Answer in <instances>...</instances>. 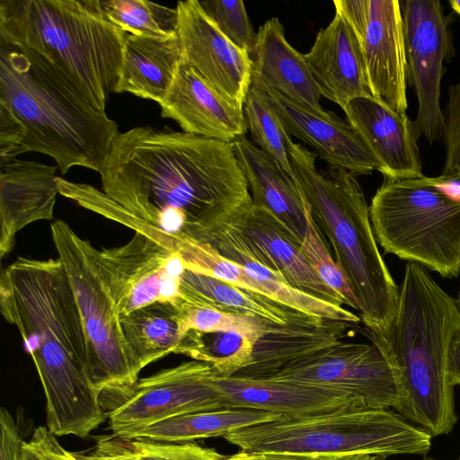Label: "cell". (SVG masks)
<instances>
[{"instance_id":"5b68a950","label":"cell","mask_w":460,"mask_h":460,"mask_svg":"<svg viewBox=\"0 0 460 460\" xmlns=\"http://www.w3.org/2000/svg\"><path fill=\"white\" fill-rule=\"evenodd\" d=\"M288 150L294 181L350 281L367 335L380 340L394 317L399 286L378 250L363 190L345 169L318 170L314 154L291 138Z\"/></svg>"},{"instance_id":"8d00e7d4","label":"cell","mask_w":460,"mask_h":460,"mask_svg":"<svg viewBox=\"0 0 460 460\" xmlns=\"http://www.w3.org/2000/svg\"><path fill=\"white\" fill-rule=\"evenodd\" d=\"M20 460H77L67 451L47 426L37 427L29 440L23 442Z\"/></svg>"},{"instance_id":"4316f807","label":"cell","mask_w":460,"mask_h":460,"mask_svg":"<svg viewBox=\"0 0 460 460\" xmlns=\"http://www.w3.org/2000/svg\"><path fill=\"white\" fill-rule=\"evenodd\" d=\"M135 376L154 361L174 353L186 334L180 307L157 301L119 316Z\"/></svg>"},{"instance_id":"7c38bea8","label":"cell","mask_w":460,"mask_h":460,"mask_svg":"<svg viewBox=\"0 0 460 460\" xmlns=\"http://www.w3.org/2000/svg\"><path fill=\"white\" fill-rule=\"evenodd\" d=\"M406 53V77L417 98L414 125L429 145L443 139L440 85L444 62L453 57L450 22L438 0L400 1Z\"/></svg>"},{"instance_id":"3957f363","label":"cell","mask_w":460,"mask_h":460,"mask_svg":"<svg viewBox=\"0 0 460 460\" xmlns=\"http://www.w3.org/2000/svg\"><path fill=\"white\" fill-rule=\"evenodd\" d=\"M460 325L456 300L422 265L408 261L393 322L377 341L395 371L394 411L432 438L453 431L457 414L448 370V346Z\"/></svg>"},{"instance_id":"f1b7e54d","label":"cell","mask_w":460,"mask_h":460,"mask_svg":"<svg viewBox=\"0 0 460 460\" xmlns=\"http://www.w3.org/2000/svg\"><path fill=\"white\" fill-rule=\"evenodd\" d=\"M255 342L234 332L189 330L174 353L208 363L217 377L225 378L250 364Z\"/></svg>"},{"instance_id":"9c48e42d","label":"cell","mask_w":460,"mask_h":460,"mask_svg":"<svg viewBox=\"0 0 460 460\" xmlns=\"http://www.w3.org/2000/svg\"><path fill=\"white\" fill-rule=\"evenodd\" d=\"M51 235L83 319L88 370L94 387L102 393L135 383L138 378L132 369L98 250L63 220L51 224Z\"/></svg>"},{"instance_id":"484cf974","label":"cell","mask_w":460,"mask_h":460,"mask_svg":"<svg viewBox=\"0 0 460 460\" xmlns=\"http://www.w3.org/2000/svg\"><path fill=\"white\" fill-rule=\"evenodd\" d=\"M180 293L181 298L193 306L260 317L281 326L305 325L325 320L305 314L222 279L187 269L181 277Z\"/></svg>"},{"instance_id":"ffe728a7","label":"cell","mask_w":460,"mask_h":460,"mask_svg":"<svg viewBox=\"0 0 460 460\" xmlns=\"http://www.w3.org/2000/svg\"><path fill=\"white\" fill-rule=\"evenodd\" d=\"M217 384L226 408L296 417L345 407H365L358 398L346 392L298 381L233 376L217 377Z\"/></svg>"},{"instance_id":"7dc6e473","label":"cell","mask_w":460,"mask_h":460,"mask_svg":"<svg viewBox=\"0 0 460 460\" xmlns=\"http://www.w3.org/2000/svg\"><path fill=\"white\" fill-rule=\"evenodd\" d=\"M456 300L457 306H458V308L460 310V289H459L458 296H457V298Z\"/></svg>"},{"instance_id":"603a6c76","label":"cell","mask_w":460,"mask_h":460,"mask_svg":"<svg viewBox=\"0 0 460 460\" xmlns=\"http://www.w3.org/2000/svg\"><path fill=\"white\" fill-rule=\"evenodd\" d=\"M252 55V80L271 87L314 113L328 114L321 105V94L305 55L288 43L278 17L260 26Z\"/></svg>"},{"instance_id":"1f68e13d","label":"cell","mask_w":460,"mask_h":460,"mask_svg":"<svg viewBox=\"0 0 460 460\" xmlns=\"http://www.w3.org/2000/svg\"><path fill=\"white\" fill-rule=\"evenodd\" d=\"M175 303L180 307L186 332L197 330L204 332H234L257 341L265 334L281 326L260 317L238 315L211 308L193 306L185 303L181 298Z\"/></svg>"},{"instance_id":"4fadbf2b","label":"cell","mask_w":460,"mask_h":460,"mask_svg":"<svg viewBox=\"0 0 460 460\" xmlns=\"http://www.w3.org/2000/svg\"><path fill=\"white\" fill-rule=\"evenodd\" d=\"M224 244L281 275L294 288L332 305L342 298L325 285L298 241L270 210L251 204L226 223L209 244Z\"/></svg>"},{"instance_id":"cb8c5ba5","label":"cell","mask_w":460,"mask_h":460,"mask_svg":"<svg viewBox=\"0 0 460 460\" xmlns=\"http://www.w3.org/2000/svg\"><path fill=\"white\" fill-rule=\"evenodd\" d=\"M233 144L252 204L272 212L302 242L309 206L296 181L275 159L245 136L236 138Z\"/></svg>"},{"instance_id":"7a4b0ae2","label":"cell","mask_w":460,"mask_h":460,"mask_svg":"<svg viewBox=\"0 0 460 460\" xmlns=\"http://www.w3.org/2000/svg\"><path fill=\"white\" fill-rule=\"evenodd\" d=\"M0 311L34 362L47 412L73 419L93 410L100 392L90 377L83 319L60 260L19 257L3 269Z\"/></svg>"},{"instance_id":"c3c4849f","label":"cell","mask_w":460,"mask_h":460,"mask_svg":"<svg viewBox=\"0 0 460 460\" xmlns=\"http://www.w3.org/2000/svg\"><path fill=\"white\" fill-rule=\"evenodd\" d=\"M422 460H441V459H437V458L429 457V456H424V458Z\"/></svg>"},{"instance_id":"bcb514c9","label":"cell","mask_w":460,"mask_h":460,"mask_svg":"<svg viewBox=\"0 0 460 460\" xmlns=\"http://www.w3.org/2000/svg\"><path fill=\"white\" fill-rule=\"evenodd\" d=\"M77 460H93L89 455L75 453Z\"/></svg>"},{"instance_id":"d4e9b609","label":"cell","mask_w":460,"mask_h":460,"mask_svg":"<svg viewBox=\"0 0 460 460\" xmlns=\"http://www.w3.org/2000/svg\"><path fill=\"white\" fill-rule=\"evenodd\" d=\"M182 59L178 35L148 37L127 34L116 93H129L160 104Z\"/></svg>"},{"instance_id":"d590c367","label":"cell","mask_w":460,"mask_h":460,"mask_svg":"<svg viewBox=\"0 0 460 460\" xmlns=\"http://www.w3.org/2000/svg\"><path fill=\"white\" fill-rule=\"evenodd\" d=\"M444 114L445 163L441 175L460 180V82L448 88Z\"/></svg>"},{"instance_id":"d6986e66","label":"cell","mask_w":460,"mask_h":460,"mask_svg":"<svg viewBox=\"0 0 460 460\" xmlns=\"http://www.w3.org/2000/svg\"><path fill=\"white\" fill-rule=\"evenodd\" d=\"M360 44L372 96L406 114V53L400 1L369 0Z\"/></svg>"},{"instance_id":"f546056e","label":"cell","mask_w":460,"mask_h":460,"mask_svg":"<svg viewBox=\"0 0 460 460\" xmlns=\"http://www.w3.org/2000/svg\"><path fill=\"white\" fill-rule=\"evenodd\" d=\"M108 20L125 32L148 37L177 34L178 15L172 8L146 0H100Z\"/></svg>"},{"instance_id":"30bf717a","label":"cell","mask_w":460,"mask_h":460,"mask_svg":"<svg viewBox=\"0 0 460 460\" xmlns=\"http://www.w3.org/2000/svg\"><path fill=\"white\" fill-rule=\"evenodd\" d=\"M350 324L326 320L303 350L267 378L331 387L355 396L367 408L394 410L398 385L387 353L376 341H344Z\"/></svg>"},{"instance_id":"8992f818","label":"cell","mask_w":460,"mask_h":460,"mask_svg":"<svg viewBox=\"0 0 460 460\" xmlns=\"http://www.w3.org/2000/svg\"><path fill=\"white\" fill-rule=\"evenodd\" d=\"M127 34L100 0H0V41L47 62L102 111L116 92Z\"/></svg>"},{"instance_id":"5bb4252c","label":"cell","mask_w":460,"mask_h":460,"mask_svg":"<svg viewBox=\"0 0 460 460\" xmlns=\"http://www.w3.org/2000/svg\"><path fill=\"white\" fill-rule=\"evenodd\" d=\"M98 259L119 316L181 297L183 259L141 233L121 246L98 250Z\"/></svg>"},{"instance_id":"6da1fadb","label":"cell","mask_w":460,"mask_h":460,"mask_svg":"<svg viewBox=\"0 0 460 460\" xmlns=\"http://www.w3.org/2000/svg\"><path fill=\"white\" fill-rule=\"evenodd\" d=\"M102 191L165 235L178 252L210 243L252 204L233 142L136 127L119 133L100 172Z\"/></svg>"},{"instance_id":"836d02e7","label":"cell","mask_w":460,"mask_h":460,"mask_svg":"<svg viewBox=\"0 0 460 460\" xmlns=\"http://www.w3.org/2000/svg\"><path fill=\"white\" fill-rule=\"evenodd\" d=\"M199 4L229 40L250 55L252 54L257 33L242 0H203Z\"/></svg>"},{"instance_id":"52a82bcc","label":"cell","mask_w":460,"mask_h":460,"mask_svg":"<svg viewBox=\"0 0 460 460\" xmlns=\"http://www.w3.org/2000/svg\"><path fill=\"white\" fill-rule=\"evenodd\" d=\"M245 452L335 460L351 455L426 456L432 437L393 409L345 407L307 416H282L225 437Z\"/></svg>"},{"instance_id":"ee69618b","label":"cell","mask_w":460,"mask_h":460,"mask_svg":"<svg viewBox=\"0 0 460 460\" xmlns=\"http://www.w3.org/2000/svg\"><path fill=\"white\" fill-rule=\"evenodd\" d=\"M335 460H388L387 457L374 455H351Z\"/></svg>"},{"instance_id":"2e32d148","label":"cell","mask_w":460,"mask_h":460,"mask_svg":"<svg viewBox=\"0 0 460 460\" xmlns=\"http://www.w3.org/2000/svg\"><path fill=\"white\" fill-rule=\"evenodd\" d=\"M252 84L266 94L288 134L311 147L328 165L354 175L379 172L378 161L347 120L331 111L324 116L314 113L259 81L252 80Z\"/></svg>"},{"instance_id":"d6a6232c","label":"cell","mask_w":460,"mask_h":460,"mask_svg":"<svg viewBox=\"0 0 460 460\" xmlns=\"http://www.w3.org/2000/svg\"><path fill=\"white\" fill-rule=\"evenodd\" d=\"M301 252L323 282L342 298L344 305L358 312V300L350 281L327 248L326 241L311 216L310 208Z\"/></svg>"},{"instance_id":"e575fe53","label":"cell","mask_w":460,"mask_h":460,"mask_svg":"<svg viewBox=\"0 0 460 460\" xmlns=\"http://www.w3.org/2000/svg\"><path fill=\"white\" fill-rule=\"evenodd\" d=\"M127 440L139 460H227L228 457L214 448L201 447L196 442Z\"/></svg>"},{"instance_id":"7402d4cb","label":"cell","mask_w":460,"mask_h":460,"mask_svg":"<svg viewBox=\"0 0 460 460\" xmlns=\"http://www.w3.org/2000/svg\"><path fill=\"white\" fill-rule=\"evenodd\" d=\"M305 57L321 96L341 109L354 98L372 96L361 44L340 14L317 33Z\"/></svg>"},{"instance_id":"ac0fdd59","label":"cell","mask_w":460,"mask_h":460,"mask_svg":"<svg viewBox=\"0 0 460 460\" xmlns=\"http://www.w3.org/2000/svg\"><path fill=\"white\" fill-rule=\"evenodd\" d=\"M159 105L162 117L173 119L186 133L233 142L248 130L243 108L206 82L183 57Z\"/></svg>"},{"instance_id":"681fc988","label":"cell","mask_w":460,"mask_h":460,"mask_svg":"<svg viewBox=\"0 0 460 460\" xmlns=\"http://www.w3.org/2000/svg\"><path fill=\"white\" fill-rule=\"evenodd\" d=\"M456 460H460V455H459V456Z\"/></svg>"},{"instance_id":"f35d334b","label":"cell","mask_w":460,"mask_h":460,"mask_svg":"<svg viewBox=\"0 0 460 460\" xmlns=\"http://www.w3.org/2000/svg\"><path fill=\"white\" fill-rule=\"evenodd\" d=\"M24 440L13 415L0 409V460H20Z\"/></svg>"},{"instance_id":"4dcf8cb0","label":"cell","mask_w":460,"mask_h":460,"mask_svg":"<svg viewBox=\"0 0 460 460\" xmlns=\"http://www.w3.org/2000/svg\"><path fill=\"white\" fill-rule=\"evenodd\" d=\"M243 113L255 146L275 159L294 180L288 150L291 137L266 94L253 84L244 100Z\"/></svg>"},{"instance_id":"ab89813d","label":"cell","mask_w":460,"mask_h":460,"mask_svg":"<svg viewBox=\"0 0 460 460\" xmlns=\"http://www.w3.org/2000/svg\"><path fill=\"white\" fill-rule=\"evenodd\" d=\"M335 13L340 14L361 42L368 18L369 0H334Z\"/></svg>"},{"instance_id":"e0dca14e","label":"cell","mask_w":460,"mask_h":460,"mask_svg":"<svg viewBox=\"0 0 460 460\" xmlns=\"http://www.w3.org/2000/svg\"><path fill=\"white\" fill-rule=\"evenodd\" d=\"M347 121L380 164L385 180L423 176L419 133L407 114H401L373 96L350 100L342 109Z\"/></svg>"},{"instance_id":"7bdbcfd3","label":"cell","mask_w":460,"mask_h":460,"mask_svg":"<svg viewBox=\"0 0 460 460\" xmlns=\"http://www.w3.org/2000/svg\"><path fill=\"white\" fill-rule=\"evenodd\" d=\"M448 370L453 385H460V325L453 332L449 342Z\"/></svg>"},{"instance_id":"277c9868","label":"cell","mask_w":460,"mask_h":460,"mask_svg":"<svg viewBox=\"0 0 460 460\" xmlns=\"http://www.w3.org/2000/svg\"><path fill=\"white\" fill-rule=\"evenodd\" d=\"M0 101L25 128L22 154L53 158L65 174L73 166L97 172L120 133L105 111L96 108L47 62L0 41Z\"/></svg>"},{"instance_id":"b9f144b4","label":"cell","mask_w":460,"mask_h":460,"mask_svg":"<svg viewBox=\"0 0 460 460\" xmlns=\"http://www.w3.org/2000/svg\"><path fill=\"white\" fill-rule=\"evenodd\" d=\"M227 460H330L325 457L303 455L272 453V452H245L240 450L228 456Z\"/></svg>"},{"instance_id":"44dd1931","label":"cell","mask_w":460,"mask_h":460,"mask_svg":"<svg viewBox=\"0 0 460 460\" xmlns=\"http://www.w3.org/2000/svg\"><path fill=\"white\" fill-rule=\"evenodd\" d=\"M58 167L17 158L0 163V256L13 248L16 234L33 222L51 220L59 194Z\"/></svg>"},{"instance_id":"9a60e30c","label":"cell","mask_w":460,"mask_h":460,"mask_svg":"<svg viewBox=\"0 0 460 460\" xmlns=\"http://www.w3.org/2000/svg\"><path fill=\"white\" fill-rule=\"evenodd\" d=\"M175 7L183 58L206 82L243 108L252 85L251 55L219 31L199 1H179Z\"/></svg>"},{"instance_id":"ba28073f","label":"cell","mask_w":460,"mask_h":460,"mask_svg":"<svg viewBox=\"0 0 460 460\" xmlns=\"http://www.w3.org/2000/svg\"><path fill=\"white\" fill-rule=\"evenodd\" d=\"M369 216L385 253L443 278L460 274V180H385L371 199Z\"/></svg>"},{"instance_id":"f6af8a7d","label":"cell","mask_w":460,"mask_h":460,"mask_svg":"<svg viewBox=\"0 0 460 460\" xmlns=\"http://www.w3.org/2000/svg\"><path fill=\"white\" fill-rule=\"evenodd\" d=\"M448 4H450L453 11L460 15V0H450L448 1Z\"/></svg>"},{"instance_id":"60d3db41","label":"cell","mask_w":460,"mask_h":460,"mask_svg":"<svg viewBox=\"0 0 460 460\" xmlns=\"http://www.w3.org/2000/svg\"><path fill=\"white\" fill-rule=\"evenodd\" d=\"M89 456L93 460H139L128 440L114 434L100 437Z\"/></svg>"},{"instance_id":"83f0119b","label":"cell","mask_w":460,"mask_h":460,"mask_svg":"<svg viewBox=\"0 0 460 460\" xmlns=\"http://www.w3.org/2000/svg\"><path fill=\"white\" fill-rule=\"evenodd\" d=\"M282 415L251 409L226 408L170 417L122 438L163 442H195L223 437L241 429L275 420Z\"/></svg>"},{"instance_id":"74e56055","label":"cell","mask_w":460,"mask_h":460,"mask_svg":"<svg viewBox=\"0 0 460 460\" xmlns=\"http://www.w3.org/2000/svg\"><path fill=\"white\" fill-rule=\"evenodd\" d=\"M25 128L12 108L0 101V163L16 158L22 154Z\"/></svg>"},{"instance_id":"8fae6325","label":"cell","mask_w":460,"mask_h":460,"mask_svg":"<svg viewBox=\"0 0 460 460\" xmlns=\"http://www.w3.org/2000/svg\"><path fill=\"white\" fill-rule=\"evenodd\" d=\"M217 377L210 364L192 359L104 390L101 401L110 429L124 438L170 417L226 409Z\"/></svg>"}]
</instances>
